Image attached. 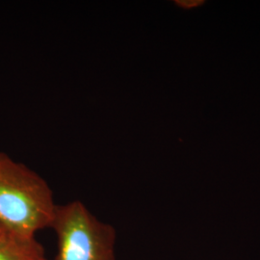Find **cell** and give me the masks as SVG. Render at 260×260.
Listing matches in <instances>:
<instances>
[{
	"label": "cell",
	"mask_w": 260,
	"mask_h": 260,
	"mask_svg": "<svg viewBox=\"0 0 260 260\" xmlns=\"http://www.w3.org/2000/svg\"><path fill=\"white\" fill-rule=\"evenodd\" d=\"M56 205L43 177L0 151V223L9 233L35 237L50 228Z\"/></svg>",
	"instance_id": "6da1fadb"
},
{
	"label": "cell",
	"mask_w": 260,
	"mask_h": 260,
	"mask_svg": "<svg viewBox=\"0 0 260 260\" xmlns=\"http://www.w3.org/2000/svg\"><path fill=\"white\" fill-rule=\"evenodd\" d=\"M55 232V260H115L116 232L79 201L56 205L50 224Z\"/></svg>",
	"instance_id": "7a4b0ae2"
},
{
	"label": "cell",
	"mask_w": 260,
	"mask_h": 260,
	"mask_svg": "<svg viewBox=\"0 0 260 260\" xmlns=\"http://www.w3.org/2000/svg\"><path fill=\"white\" fill-rule=\"evenodd\" d=\"M42 258H45V251L35 237H24L8 232L0 238V260Z\"/></svg>",
	"instance_id": "3957f363"
},
{
	"label": "cell",
	"mask_w": 260,
	"mask_h": 260,
	"mask_svg": "<svg viewBox=\"0 0 260 260\" xmlns=\"http://www.w3.org/2000/svg\"><path fill=\"white\" fill-rule=\"evenodd\" d=\"M175 3L177 6L183 9L189 10L202 6L203 4H205V1L204 0H177L175 1Z\"/></svg>",
	"instance_id": "277c9868"
},
{
	"label": "cell",
	"mask_w": 260,
	"mask_h": 260,
	"mask_svg": "<svg viewBox=\"0 0 260 260\" xmlns=\"http://www.w3.org/2000/svg\"><path fill=\"white\" fill-rule=\"evenodd\" d=\"M8 233V231H7V230H6V229H5V228L0 223V238H1L5 233Z\"/></svg>",
	"instance_id": "5b68a950"
},
{
	"label": "cell",
	"mask_w": 260,
	"mask_h": 260,
	"mask_svg": "<svg viewBox=\"0 0 260 260\" xmlns=\"http://www.w3.org/2000/svg\"><path fill=\"white\" fill-rule=\"evenodd\" d=\"M39 260H47V258H46V257H45V258H42V259H39Z\"/></svg>",
	"instance_id": "8992f818"
}]
</instances>
